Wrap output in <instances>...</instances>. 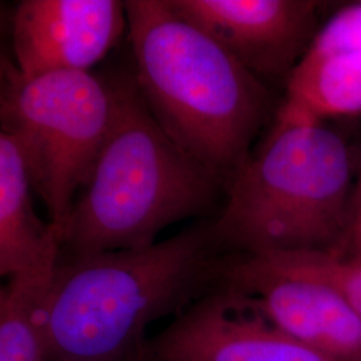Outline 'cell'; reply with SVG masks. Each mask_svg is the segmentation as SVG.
<instances>
[{"mask_svg": "<svg viewBox=\"0 0 361 361\" xmlns=\"http://www.w3.org/2000/svg\"><path fill=\"white\" fill-rule=\"evenodd\" d=\"M229 257L213 219L142 249L61 255L47 297V361H147L149 326L222 284Z\"/></svg>", "mask_w": 361, "mask_h": 361, "instance_id": "1", "label": "cell"}, {"mask_svg": "<svg viewBox=\"0 0 361 361\" xmlns=\"http://www.w3.org/2000/svg\"><path fill=\"white\" fill-rule=\"evenodd\" d=\"M123 4L145 104L174 142L229 182L271 116V92L168 0Z\"/></svg>", "mask_w": 361, "mask_h": 361, "instance_id": "2", "label": "cell"}, {"mask_svg": "<svg viewBox=\"0 0 361 361\" xmlns=\"http://www.w3.org/2000/svg\"><path fill=\"white\" fill-rule=\"evenodd\" d=\"M323 121L281 104L226 186L213 229L228 255L332 253L344 243L352 159Z\"/></svg>", "mask_w": 361, "mask_h": 361, "instance_id": "3", "label": "cell"}, {"mask_svg": "<svg viewBox=\"0 0 361 361\" xmlns=\"http://www.w3.org/2000/svg\"><path fill=\"white\" fill-rule=\"evenodd\" d=\"M116 113L90 180L62 232V255L154 245L170 225L205 217L228 180L174 142L145 104L131 71L114 74Z\"/></svg>", "mask_w": 361, "mask_h": 361, "instance_id": "4", "label": "cell"}, {"mask_svg": "<svg viewBox=\"0 0 361 361\" xmlns=\"http://www.w3.org/2000/svg\"><path fill=\"white\" fill-rule=\"evenodd\" d=\"M116 104L114 74L26 78L8 61L1 63V131L16 140L35 194L61 234L110 134Z\"/></svg>", "mask_w": 361, "mask_h": 361, "instance_id": "5", "label": "cell"}, {"mask_svg": "<svg viewBox=\"0 0 361 361\" xmlns=\"http://www.w3.org/2000/svg\"><path fill=\"white\" fill-rule=\"evenodd\" d=\"M147 361H332L288 335L244 292L222 284L149 340Z\"/></svg>", "mask_w": 361, "mask_h": 361, "instance_id": "6", "label": "cell"}, {"mask_svg": "<svg viewBox=\"0 0 361 361\" xmlns=\"http://www.w3.org/2000/svg\"><path fill=\"white\" fill-rule=\"evenodd\" d=\"M224 283L249 295L271 323L324 357L361 361V314L332 286L245 255H231Z\"/></svg>", "mask_w": 361, "mask_h": 361, "instance_id": "7", "label": "cell"}, {"mask_svg": "<svg viewBox=\"0 0 361 361\" xmlns=\"http://www.w3.org/2000/svg\"><path fill=\"white\" fill-rule=\"evenodd\" d=\"M258 79L289 77L316 37L313 0H168Z\"/></svg>", "mask_w": 361, "mask_h": 361, "instance_id": "8", "label": "cell"}, {"mask_svg": "<svg viewBox=\"0 0 361 361\" xmlns=\"http://www.w3.org/2000/svg\"><path fill=\"white\" fill-rule=\"evenodd\" d=\"M126 27L123 1L23 0L13 18L15 67L26 78L90 71Z\"/></svg>", "mask_w": 361, "mask_h": 361, "instance_id": "9", "label": "cell"}, {"mask_svg": "<svg viewBox=\"0 0 361 361\" xmlns=\"http://www.w3.org/2000/svg\"><path fill=\"white\" fill-rule=\"evenodd\" d=\"M26 159L13 135L0 133V274L56 267L62 234L51 222L39 219Z\"/></svg>", "mask_w": 361, "mask_h": 361, "instance_id": "10", "label": "cell"}, {"mask_svg": "<svg viewBox=\"0 0 361 361\" xmlns=\"http://www.w3.org/2000/svg\"><path fill=\"white\" fill-rule=\"evenodd\" d=\"M285 106L324 121L361 113V50L305 54L286 82Z\"/></svg>", "mask_w": 361, "mask_h": 361, "instance_id": "11", "label": "cell"}, {"mask_svg": "<svg viewBox=\"0 0 361 361\" xmlns=\"http://www.w3.org/2000/svg\"><path fill=\"white\" fill-rule=\"evenodd\" d=\"M56 267L15 274L0 290V361L49 360L47 297Z\"/></svg>", "mask_w": 361, "mask_h": 361, "instance_id": "12", "label": "cell"}, {"mask_svg": "<svg viewBox=\"0 0 361 361\" xmlns=\"http://www.w3.org/2000/svg\"><path fill=\"white\" fill-rule=\"evenodd\" d=\"M261 256L271 258L289 271L310 276L332 286L361 314V259L305 252Z\"/></svg>", "mask_w": 361, "mask_h": 361, "instance_id": "13", "label": "cell"}, {"mask_svg": "<svg viewBox=\"0 0 361 361\" xmlns=\"http://www.w3.org/2000/svg\"><path fill=\"white\" fill-rule=\"evenodd\" d=\"M361 50V3L344 7L319 28L308 51L312 55Z\"/></svg>", "mask_w": 361, "mask_h": 361, "instance_id": "14", "label": "cell"}, {"mask_svg": "<svg viewBox=\"0 0 361 361\" xmlns=\"http://www.w3.org/2000/svg\"><path fill=\"white\" fill-rule=\"evenodd\" d=\"M335 256L361 259V180L360 185L352 193L348 229L344 243Z\"/></svg>", "mask_w": 361, "mask_h": 361, "instance_id": "15", "label": "cell"}]
</instances>
